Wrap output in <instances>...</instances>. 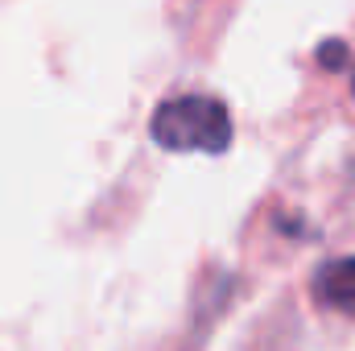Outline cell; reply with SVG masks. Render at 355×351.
Listing matches in <instances>:
<instances>
[{"label": "cell", "instance_id": "1", "mask_svg": "<svg viewBox=\"0 0 355 351\" xmlns=\"http://www.w3.org/2000/svg\"><path fill=\"white\" fill-rule=\"evenodd\" d=\"M153 141L174 153H219L232 141V116L215 95H178L153 112Z\"/></svg>", "mask_w": 355, "mask_h": 351}, {"label": "cell", "instance_id": "2", "mask_svg": "<svg viewBox=\"0 0 355 351\" xmlns=\"http://www.w3.org/2000/svg\"><path fill=\"white\" fill-rule=\"evenodd\" d=\"M314 289H318V298H322L327 306L355 314V257L331 261L327 268H322V273H318Z\"/></svg>", "mask_w": 355, "mask_h": 351}, {"label": "cell", "instance_id": "3", "mask_svg": "<svg viewBox=\"0 0 355 351\" xmlns=\"http://www.w3.org/2000/svg\"><path fill=\"white\" fill-rule=\"evenodd\" d=\"M318 58H322L327 71H339V62H347V46H343V42H327V46L318 50Z\"/></svg>", "mask_w": 355, "mask_h": 351}, {"label": "cell", "instance_id": "4", "mask_svg": "<svg viewBox=\"0 0 355 351\" xmlns=\"http://www.w3.org/2000/svg\"><path fill=\"white\" fill-rule=\"evenodd\" d=\"M352 91H355V87H352Z\"/></svg>", "mask_w": 355, "mask_h": 351}]
</instances>
